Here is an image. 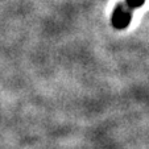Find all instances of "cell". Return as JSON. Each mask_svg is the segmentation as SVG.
<instances>
[{"instance_id": "1", "label": "cell", "mask_w": 149, "mask_h": 149, "mask_svg": "<svg viewBox=\"0 0 149 149\" xmlns=\"http://www.w3.org/2000/svg\"><path fill=\"white\" fill-rule=\"evenodd\" d=\"M145 0H125L124 4H119V7L115 9L112 16V24L115 28L123 29L128 25V23L132 19V9L139 8L144 4Z\"/></svg>"}]
</instances>
